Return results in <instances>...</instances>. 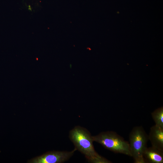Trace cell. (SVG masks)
Returning a JSON list of instances; mask_svg holds the SVG:
<instances>
[{
  "instance_id": "1",
  "label": "cell",
  "mask_w": 163,
  "mask_h": 163,
  "mask_svg": "<svg viewBox=\"0 0 163 163\" xmlns=\"http://www.w3.org/2000/svg\"><path fill=\"white\" fill-rule=\"evenodd\" d=\"M69 138L77 150L84 155L89 162L92 163H110L111 162L100 156L95 151L92 136L86 129L76 126L69 133Z\"/></svg>"
},
{
  "instance_id": "2",
  "label": "cell",
  "mask_w": 163,
  "mask_h": 163,
  "mask_svg": "<svg viewBox=\"0 0 163 163\" xmlns=\"http://www.w3.org/2000/svg\"><path fill=\"white\" fill-rule=\"evenodd\" d=\"M92 139L94 141L113 152L131 157L129 142L114 131L102 132L92 136Z\"/></svg>"
},
{
  "instance_id": "3",
  "label": "cell",
  "mask_w": 163,
  "mask_h": 163,
  "mask_svg": "<svg viewBox=\"0 0 163 163\" xmlns=\"http://www.w3.org/2000/svg\"><path fill=\"white\" fill-rule=\"evenodd\" d=\"M148 136L142 126L133 127L129 136V146L131 157L135 163H145L143 153L147 147Z\"/></svg>"
},
{
  "instance_id": "4",
  "label": "cell",
  "mask_w": 163,
  "mask_h": 163,
  "mask_svg": "<svg viewBox=\"0 0 163 163\" xmlns=\"http://www.w3.org/2000/svg\"><path fill=\"white\" fill-rule=\"evenodd\" d=\"M77 150L75 148L70 152L52 151L28 161L30 163H61L68 160Z\"/></svg>"
},
{
  "instance_id": "5",
  "label": "cell",
  "mask_w": 163,
  "mask_h": 163,
  "mask_svg": "<svg viewBox=\"0 0 163 163\" xmlns=\"http://www.w3.org/2000/svg\"><path fill=\"white\" fill-rule=\"evenodd\" d=\"M148 136L152 146L163 151V128L155 125L151 127Z\"/></svg>"
},
{
  "instance_id": "6",
  "label": "cell",
  "mask_w": 163,
  "mask_h": 163,
  "mask_svg": "<svg viewBox=\"0 0 163 163\" xmlns=\"http://www.w3.org/2000/svg\"><path fill=\"white\" fill-rule=\"evenodd\" d=\"M143 156L145 163H163V151L152 146L146 148Z\"/></svg>"
},
{
  "instance_id": "7",
  "label": "cell",
  "mask_w": 163,
  "mask_h": 163,
  "mask_svg": "<svg viewBox=\"0 0 163 163\" xmlns=\"http://www.w3.org/2000/svg\"><path fill=\"white\" fill-rule=\"evenodd\" d=\"M155 125L163 128V107L158 108L151 113Z\"/></svg>"
}]
</instances>
